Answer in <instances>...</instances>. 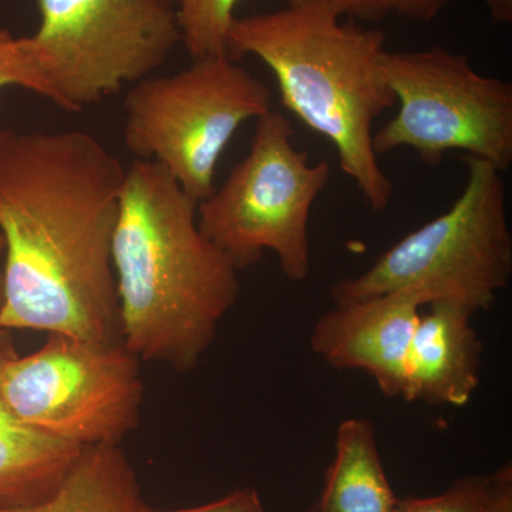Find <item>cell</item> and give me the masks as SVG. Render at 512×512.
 Here are the masks:
<instances>
[{"instance_id": "1", "label": "cell", "mask_w": 512, "mask_h": 512, "mask_svg": "<svg viewBox=\"0 0 512 512\" xmlns=\"http://www.w3.org/2000/svg\"><path fill=\"white\" fill-rule=\"evenodd\" d=\"M127 168L79 130H0V329L121 340L113 238Z\"/></svg>"}, {"instance_id": "2", "label": "cell", "mask_w": 512, "mask_h": 512, "mask_svg": "<svg viewBox=\"0 0 512 512\" xmlns=\"http://www.w3.org/2000/svg\"><path fill=\"white\" fill-rule=\"evenodd\" d=\"M198 201L161 165L134 160L113 238L121 342L141 362L191 372L237 302V266L202 235Z\"/></svg>"}, {"instance_id": "3", "label": "cell", "mask_w": 512, "mask_h": 512, "mask_svg": "<svg viewBox=\"0 0 512 512\" xmlns=\"http://www.w3.org/2000/svg\"><path fill=\"white\" fill-rule=\"evenodd\" d=\"M328 0H285L282 8L232 20L227 55L255 56L274 73L281 103L328 138L340 168L373 211L394 195L373 148V124L396 104L380 70L386 33L345 22Z\"/></svg>"}, {"instance_id": "4", "label": "cell", "mask_w": 512, "mask_h": 512, "mask_svg": "<svg viewBox=\"0 0 512 512\" xmlns=\"http://www.w3.org/2000/svg\"><path fill=\"white\" fill-rule=\"evenodd\" d=\"M467 183L450 210L383 252L362 275L330 289L335 305L416 288L430 303L488 311L512 276V235L503 173L463 156Z\"/></svg>"}, {"instance_id": "5", "label": "cell", "mask_w": 512, "mask_h": 512, "mask_svg": "<svg viewBox=\"0 0 512 512\" xmlns=\"http://www.w3.org/2000/svg\"><path fill=\"white\" fill-rule=\"evenodd\" d=\"M271 110V90L259 77L228 55L201 57L133 84L124 99V146L200 202L214 192L218 161L238 128Z\"/></svg>"}, {"instance_id": "6", "label": "cell", "mask_w": 512, "mask_h": 512, "mask_svg": "<svg viewBox=\"0 0 512 512\" xmlns=\"http://www.w3.org/2000/svg\"><path fill=\"white\" fill-rule=\"evenodd\" d=\"M292 138L284 114L271 110L259 117L247 157L198 202L197 221L238 271L271 251L289 281L303 282L311 274L309 218L332 170L328 161L309 163Z\"/></svg>"}, {"instance_id": "7", "label": "cell", "mask_w": 512, "mask_h": 512, "mask_svg": "<svg viewBox=\"0 0 512 512\" xmlns=\"http://www.w3.org/2000/svg\"><path fill=\"white\" fill-rule=\"evenodd\" d=\"M380 70L399 110L373 134L377 156L409 148L436 167L450 151H463L510 170L511 82L478 73L466 55L443 46L384 50Z\"/></svg>"}, {"instance_id": "8", "label": "cell", "mask_w": 512, "mask_h": 512, "mask_svg": "<svg viewBox=\"0 0 512 512\" xmlns=\"http://www.w3.org/2000/svg\"><path fill=\"white\" fill-rule=\"evenodd\" d=\"M141 360L121 340L92 342L47 335L0 373V397L29 429L86 448L120 446L140 423Z\"/></svg>"}, {"instance_id": "9", "label": "cell", "mask_w": 512, "mask_h": 512, "mask_svg": "<svg viewBox=\"0 0 512 512\" xmlns=\"http://www.w3.org/2000/svg\"><path fill=\"white\" fill-rule=\"evenodd\" d=\"M29 36L53 104L80 113L153 76L181 30L167 0H39Z\"/></svg>"}, {"instance_id": "10", "label": "cell", "mask_w": 512, "mask_h": 512, "mask_svg": "<svg viewBox=\"0 0 512 512\" xmlns=\"http://www.w3.org/2000/svg\"><path fill=\"white\" fill-rule=\"evenodd\" d=\"M429 305L416 288L335 305L313 326L311 348L329 366L365 370L387 397H402L407 356L420 309Z\"/></svg>"}, {"instance_id": "11", "label": "cell", "mask_w": 512, "mask_h": 512, "mask_svg": "<svg viewBox=\"0 0 512 512\" xmlns=\"http://www.w3.org/2000/svg\"><path fill=\"white\" fill-rule=\"evenodd\" d=\"M420 313L407 356L406 402L464 406L480 383L483 343L473 313L451 303H430Z\"/></svg>"}, {"instance_id": "12", "label": "cell", "mask_w": 512, "mask_h": 512, "mask_svg": "<svg viewBox=\"0 0 512 512\" xmlns=\"http://www.w3.org/2000/svg\"><path fill=\"white\" fill-rule=\"evenodd\" d=\"M16 355L12 332L0 329V373ZM82 450L29 429L13 417L0 397V508L45 501L55 493Z\"/></svg>"}, {"instance_id": "13", "label": "cell", "mask_w": 512, "mask_h": 512, "mask_svg": "<svg viewBox=\"0 0 512 512\" xmlns=\"http://www.w3.org/2000/svg\"><path fill=\"white\" fill-rule=\"evenodd\" d=\"M397 500L384 473L372 421L343 420L325 487L309 512H393Z\"/></svg>"}, {"instance_id": "14", "label": "cell", "mask_w": 512, "mask_h": 512, "mask_svg": "<svg viewBox=\"0 0 512 512\" xmlns=\"http://www.w3.org/2000/svg\"><path fill=\"white\" fill-rule=\"evenodd\" d=\"M140 484L120 446L83 448L55 493L28 507L0 512H137Z\"/></svg>"}, {"instance_id": "15", "label": "cell", "mask_w": 512, "mask_h": 512, "mask_svg": "<svg viewBox=\"0 0 512 512\" xmlns=\"http://www.w3.org/2000/svg\"><path fill=\"white\" fill-rule=\"evenodd\" d=\"M175 10L181 45L191 60L227 55V35L239 0H167Z\"/></svg>"}, {"instance_id": "16", "label": "cell", "mask_w": 512, "mask_h": 512, "mask_svg": "<svg viewBox=\"0 0 512 512\" xmlns=\"http://www.w3.org/2000/svg\"><path fill=\"white\" fill-rule=\"evenodd\" d=\"M8 87L28 90L53 103L29 36L16 37L8 29H0V92Z\"/></svg>"}, {"instance_id": "17", "label": "cell", "mask_w": 512, "mask_h": 512, "mask_svg": "<svg viewBox=\"0 0 512 512\" xmlns=\"http://www.w3.org/2000/svg\"><path fill=\"white\" fill-rule=\"evenodd\" d=\"M342 18L352 22H382L396 16L412 22L429 23L439 18L453 0H328Z\"/></svg>"}, {"instance_id": "18", "label": "cell", "mask_w": 512, "mask_h": 512, "mask_svg": "<svg viewBox=\"0 0 512 512\" xmlns=\"http://www.w3.org/2000/svg\"><path fill=\"white\" fill-rule=\"evenodd\" d=\"M490 477H466L434 497L397 500L393 512H485Z\"/></svg>"}, {"instance_id": "19", "label": "cell", "mask_w": 512, "mask_h": 512, "mask_svg": "<svg viewBox=\"0 0 512 512\" xmlns=\"http://www.w3.org/2000/svg\"><path fill=\"white\" fill-rule=\"evenodd\" d=\"M137 512H268L262 505L261 497L254 488H239L220 500L200 505V507L184 508V510H154L141 503Z\"/></svg>"}, {"instance_id": "20", "label": "cell", "mask_w": 512, "mask_h": 512, "mask_svg": "<svg viewBox=\"0 0 512 512\" xmlns=\"http://www.w3.org/2000/svg\"><path fill=\"white\" fill-rule=\"evenodd\" d=\"M485 512H512L511 464L501 467L497 473L490 476V494Z\"/></svg>"}, {"instance_id": "21", "label": "cell", "mask_w": 512, "mask_h": 512, "mask_svg": "<svg viewBox=\"0 0 512 512\" xmlns=\"http://www.w3.org/2000/svg\"><path fill=\"white\" fill-rule=\"evenodd\" d=\"M491 19L497 25H510L512 22V0H485Z\"/></svg>"}, {"instance_id": "22", "label": "cell", "mask_w": 512, "mask_h": 512, "mask_svg": "<svg viewBox=\"0 0 512 512\" xmlns=\"http://www.w3.org/2000/svg\"><path fill=\"white\" fill-rule=\"evenodd\" d=\"M3 256H5V244H3L2 235H0V309L3 305V286H5V279H3Z\"/></svg>"}]
</instances>
